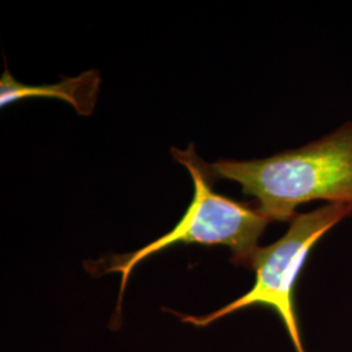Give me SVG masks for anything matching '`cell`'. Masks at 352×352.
<instances>
[{"label":"cell","instance_id":"2","mask_svg":"<svg viewBox=\"0 0 352 352\" xmlns=\"http://www.w3.org/2000/svg\"><path fill=\"white\" fill-rule=\"evenodd\" d=\"M171 151L176 161L186 166L192 176L195 186L193 199L187 212L171 231L138 251L113 256L100 264L101 273H120L122 283L116 308L118 314L120 312L123 295L132 272L153 254L176 244L225 245L232 252L234 264L250 267L252 256L258 248V239L270 222L258 208L254 209L244 202L231 200L214 192L208 164L196 154L193 144H189L186 151L173 148Z\"/></svg>","mask_w":352,"mask_h":352},{"label":"cell","instance_id":"4","mask_svg":"<svg viewBox=\"0 0 352 352\" xmlns=\"http://www.w3.org/2000/svg\"><path fill=\"white\" fill-rule=\"evenodd\" d=\"M101 78L97 71H87L80 76L67 78L51 85H24L16 81L6 68L0 80V106L25 98H55L68 102L80 115H90L98 97Z\"/></svg>","mask_w":352,"mask_h":352},{"label":"cell","instance_id":"3","mask_svg":"<svg viewBox=\"0 0 352 352\" xmlns=\"http://www.w3.org/2000/svg\"><path fill=\"white\" fill-rule=\"evenodd\" d=\"M351 214V204H330L295 215L280 239L265 248L258 247L252 256L250 269L254 270L256 278L247 294L209 315H176L186 324L204 327L252 305L266 307L280 318L295 351L305 352L295 307V289L316 244Z\"/></svg>","mask_w":352,"mask_h":352},{"label":"cell","instance_id":"1","mask_svg":"<svg viewBox=\"0 0 352 352\" xmlns=\"http://www.w3.org/2000/svg\"><path fill=\"white\" fill-rule=\"evenodd\" d=\"M208 171L212 180L239 183L269 221H292L298 206L314 200L352 205V123L300 149L266 160L218 161Z\"/></svg>","mask_w":352,"mask_h":352}]
</instances>
